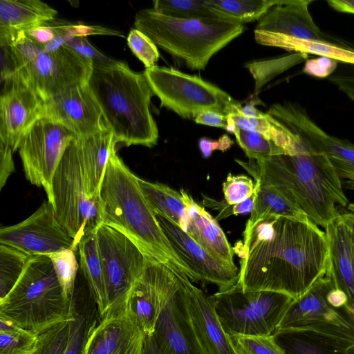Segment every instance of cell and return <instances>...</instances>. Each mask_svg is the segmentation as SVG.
Segmentation results:
<instances>
[{
    "instance_id": "1",
    "label": "cell",
    "mask_w": 354,
    "mask_h": 354,
    "mask_svg": "<svg viewBox=\"0 0 354 354\" xmlns=\"http://www.w3.org/2000/svg\"><path fill=\"white\" fill-rule=\"evenodd\" d=\"M234 248L241 258L237 283L245 290H270L297 299L328 267L325 232L310 220L266 216L243 232Z\"/></svg>"
},
{
    "instance_id": "2",
    "label": "cell",
    "mask_w": 354,
    "mask_h": 354,
    "mask_svg": "<svg viewBox=\"0 0 354 354\" xmlns=\"http://www.w3.org/2000/svg\"><path fill=\"white\" fill-rule=\"evenodd\" d=\"M280 123L290 135L287 154L235 161L254 180L276 188L312 223L325 229L339 214L337 205H348L342 180L327 156L312 140Z\"/></svg>"
},
{
    "instance_id": "3",
    "label": "cell",
    "mask_w": 354,
    "mask_h": 354,
    "mask_svg": "<svg viewBox=\"0 0 354 354\" xmlns=\"http://www.w3.org/2000/svg\"><path fill=\"white\" fill-rule=\"evenodd\" d=\"M138 180L113 149L98 196L102 224L123 234L145 255L166 266L183 281H201L173 248Z\"/></svg>"
},
{
    "instance_id": "4",
    "label": "cell",
    "mask_w": 354,
    "mask_h": 354,
    "mask_svg": "<svg viewBox=\"0 0 354 354\" xmlns=\"http://www.w3.org/2000/svg\"><path fill=\"white\" fill-rule=\"evenodd\" d=\"M88 84L117 142L153 147L159 138L150 104L154 95L145 73L111 59L93 63Z\"/></svg>"
},
{
    "instance_id": "5",
    "label": "cell",
    "mask_w": 354,
    "mask_h": 354,
    "mask_svg": "<svg viewBox=\"0 0 354 354\" xmlns=\"http://www.w3.org/2000/svg\"><path fill=\"white\" fill-rule=\"evenodd\" d=\"M134 26L192 70H204L216 53L245 30L244 24L231 20L176 19L153 8L139 10Z\"/></svg>"
},
{
    "instance_id": "6",
    "label": "cell",
    "mask_w": 354,
    "mask_h": 354,
    "mask_svg": "<svg viewBox=\"0 0 354 354\" xmlns=\"http://www.w3.org/2000/svg\"><path fill=\"white\" fill-rule=\"evenodd\" d=\"M0 315L38 335L73 319L71 299L48 256L31 257L15 286L0 300Z\"/></svg>"
},
{
    "instance_id": "7",
    "label": "cell",
    "mask_w": 354,
    "mask_h": 354,
    "mask_svg": "<svg viewBox=\"0 0 354 354\" xmlns=\"http://www.w3.org/2000/svg\"><path fill=\"white\" fill-rule=\"evenodd\" d=\"M8 44L17 60V76L44 102L73 86L88 82L93 60L79 55L66 43L57 48L46 50L21 33Z\"/></svg>"
},
{
    "instance_id": "8",
    "label": "cell",
    "mask_w": 354,
    "mask_h": 354,
    "mask_svg": "<svg viewBox=\"0 0 354 354\" xmlns=\"http://www.w3.org/2000/svg\"><path fill=\"white\" fill-rule=\"evenodd\" d=\"M213 295L216 314L229 337L272 336L294 299L275 291L245 290L237 283Z\"/></svg>"
},
{
    "instance_id": "9",
    "label": "cell",
    "mask_w": 354,
    "mask_h": 354,
    "mask_svg": "<svg viewBox=\"0 0 354 354\" xmlns=\"http://www.w3.org/2000/svg\"><path fill=\"white\" fill-rule=\"evenodd\" d=\"M55 214L78 245L102 224L98 199L89 198L85 187L77 136L67 145L52 179Z\"/></svg>"
},
{
    "instance_id": "10",
    "label": "cell",
    "mask_w": 354,
    "mask_h": 354,
    "mask_svg": "<svg viewBox=\"0 0 354 354\" xmlns=\"http://www.w3.org/2000/svg\"><path fill=\"white\" fill-rule=\"evenodd\" d=\"M152 91L165 107L185 119L203 111L229 115L241 104L218 86L196 75L157 65L144 71Z\"/></svg>"
},
{
    "instance_id": "11",
    "label": "cell",
    "mask_w": 354,
    "mask_h": 354,
    "mask_svg": "<svg viewBox=\"0 0 354 354\" xmlns=\"http://www.w3.org/2000/svg\"><path fill=\"white\" fill-rule=\"evenodd\" d=\"M334 287L327 274L319 278L303 295L293 299L277 329L309 330L347 349L353 348L354 315L347 306H336L328 299V292Z\"/></svg>"
},
{
    "instance_id": "12",
    "label": "cell",
    "mask_w": 354,
    "mask_h": 354,
    "mask_svg": "<svg viewBox=\"0 0 354 354\" xmlns=\"http://www.w3.org/2000/svg\"><path fill=\"white\" fill-rule=\"evenodd\" d=\"M95 234L109 304L106 317L125 312L128 296L143 272L146 255L111 227L101 224Z\"/></svg>"
},
{
    "instance_id": "13",
    "label": "cell",
    "mask_w": 354,
    "mask_h": 354,
    "mask_svg": "<svg viewBox=\"0 0 354 354\" xmlns=\"http://www.w3.org/2000/svg\"><path fill=\"white\" fill-rule=\"evenodd\" d=\"M76 134L62 123L47 117H39L24 131L17 150L26 178L42 187L52 203V179L59 160Z\"/></svg>"
},
{
    "instance_id": "14",
    "label": "cell",
    "mask_w": 354,
    "mask_h": 354,
    "mask_svg": "<svg viewBox=\"0 0 354 354\" xmlns=\"http://www.w3.org/2000/svg\"><path fill=\"white\" fill-rule=\"evenodd\" d=\"M176 274L146 255L142 273L127 300L125 312L145 335H152L156 320L168 302L183 285Z\"/></svg>"
},
{
    "instance_id": "15",
    "label": "cell",
    "mask_w": 354,
    "mask_h": 354,
    "mask_svg": "<svg viewBox=\"0 0 354 354\" xmlns=\"http://www.w3.org/2000/svg\"><path fill=\"white\" fill-rule=\"evenodd\" d=\"M0 243L31 256L47 255L66 249L77 252L75 239L60 224L47 201L24 221L0 228Z\"/></svg>"
},
{
    "instance_id": "16",
    "label": "cell",
    "mask_w": 354,
    "mask_h": 354,
    "mask_svg": "<svg viewBox=\"0 0 354 354\" xmlns=\"http://www.w3.org/2000/svg\"><path fill=\"white\" fill-rule=\"evenodd\" d=\"M57 120L77 137L101 131L105 126L102 113L88 82L76 84L44 102L39 117Z\"/></svg>"
},
{
    "instance_id": "17",
    "label": "cell",
    "mask_w": 354,
    "mask_h": 354,
    "mask_svg": "<svg viewBox=\"0 0 354 354\" xmlns=\"http://www.w3.org/2000/svg\"><path fill=\"white\" fill-rule=\"evenodd\" d=\"M44 101L18 76L3 82L0 97V142L15 152L24 131L39 116Z\"/></svg>"
},
{
    "instance_id": "18",
    "label": "cell",
    "mask_w": 354,
    "mask_h": 354,
    "mask_svg": "<svg viewBox=\"0 0 354 354\" xmlns=\"http://www.w3.org/2000/svg\"><path fill=\"white\" fill-rule=\"evenodd\" d=\"M311 0H281L258 21L254 39L263 45L277 37L335 41L322 32L309 10Z\"/></svg>"
},
{
    "instance_id": "19",
    "label": "cell",
    "mask_w": 354,
    "mask_h": 354,
    "mask_svg": "<svg viewBox=\"0 0 354 354\" xmlns=\"http://www.w3.org/2000/svg\"><path fill=\"white\" fill-rule=\"evenodd\" d=\"M152 335L163 354H205L188 312L185 281L159 315Z\"/></svg>"
},
{
    "instance_id": "20",
    "label": "cell",
    "mask_w": 354,
    "mask_h": 354,
    "mask_svg": "<svg viewBox=\"0 0 354 354\" xmlns=\"http://www.w3.org/2000/svg\"><path fill=\"white\" fill-rule=\"evenodd\" d=\"M328 245L326 272L346 296L354 315V213H340L324 229Z\"/></svg>"
},
{
    "instance_id": "21",
    "label": "cell",
    "mask_w": 354,
    "mask_h": 354,
    "mask_svg": "<svg viewBox=\"0 0 354 354\" xmlns=\"http://www.w3.org/2000/svg\"><path fill=\"white\" fill-rule=\"evenodd\" d=\"M156 217L174 250L202 282L215 284L218 291L228 290L236 283L239 272L232 270L214 258L173 221L160 215L157 214Z\"/></svg>"
},
{
    "instance_id": "22",
    "label": "cell",
    "mask_w": 354,
    "mask_h": 354,
    "mask_svg": "<svg viewBox=\"0 0 354 354\" xmlns=\"http://www.w3.org/2000/svg\"><path fill=\"white\" fill-rule=\"evenodd\" d=\"M286 117L327 156L343 187L354 191V143L328 134L295 103L288 106Z\"/></svg>"
},
{
    "instance_id": "23",
    "label": "cell",
    "mask_w": 354,
    "mask_h": 354,
    "mask_svg": "<svg viewBox=\"0 0 354 354\" xmlns=\"http://www.w3.org/2000/svg\"><path fill=\"white\" fill-rule=\"evenodd\" d=\"M186 302L195 333L205 354H236L215 310V299L185 281Z\"/></svg>"
},
{
    "instance_id": "24",
    "label": "cell",
    "mask_w": 354,
    "mask_h": 354,
    "mask_svg": "<svg viewBox=\"0 0 354 354\" xmlns=\"http://www.w3.org/2000/svg\"><path fill=\"white\" fill-rule=\"evenodd\" d=\"M99 321L84 354H142L145 335L126 312Z\"/></svg>"
},
{
    "instance_id": "25",
    "label": "cell",
    "mask_w": 354,
    "mask_h": 354,
    "mask_svg": "<svg viewBox=\"0 0 354 354\" xmlns=\"http://www.w3.org/2000/svg\"><path fill=\"white\" fill-rule=\"evenodd\" d=\"M183 196L188 220L187 233L214 258L233 271L239 272L232 248L218 221L184 189Z\"/></svg>"
},
{
    "instance_id": "26",
    "label": "cell",
    "mask_w": 354,
    "mask_h": 354,
    "mask_svg": "<svg viewBox=\"0 0 354 354\" xmlns=\"http://www.w3.org/2000/svg\"><path fill=\"white\" fill-rule=\"evenodd\" d=\"M57 11L40 0L0 1V44H8L55 19Z\"/></svg>"
},
{
    "instance_id": "27",
    "label": "cell",
    "mask_w": 354,
    "mask_h": 354,
    "mask_svg": "<svg viewBox=\"0 0 354 354\" xmlns=\"http://www.w3.org/2000/svg\"><path fill=\"white\" fill-rule=\"evenodd\" d=\"M77 139L86 192L90 198L98 199L108 161L118 142L106 126L95 133Z\"/></svg>"
},
{
    "instance_id": "28",
    "label": "cell",
    "mask_w": 354,
    "mask_h": 354,
    "mask_svg": "<svg viewBox=\"0 0 354 354\" xmlns=\"http://www.w3.org/2000/svg\"><path fill=\"white\" fill-rule=\"evenodd\" d=\"M71 313L73 319L69 322L68 342L64 354H84L100 316L97 304L80 270L71 297Z\"/></svg>"
},
{
    "instance_id": "29",
    "label": "cell",
    "mask_w": 354,
    "mask_h": 354,
    "mask_svg": "<svg viewBox=\"0 0 354 354\" xmlns=\"http://www.w3.org/2000/svg\"><path fill=\"white\" fill-rule=\"evenodd\" d=\"M77 254L80 270L97 304L100 319L106 315L109 304L95 232L87 234L80 240Z\"/></svg>"
},
{
    "instance_id": "30",
    "label": "cell",
    "mask_w": 354,
    "mask_h": 354,
    "mask_svg": "<svg viewBox=\"0 0 354 354\" xmlns=\"http://www.w3.org/2000/svg\"><path fill=\"white\" fill-rule=\"evenodd\" d=\"M283 354H346V348L319 333L297 329H277L272 335Z\"/></svg>"
},
{
    "instance_id": "31",
    "label": "cell",
    "mask_w": 354,
    "mask_h": 354,
    "mask_svg": "<svg viewBox=\"0 0 354 354\" xmlns=\"http://www.w3.org/2000/svg\"><path fill=\"white\" fill-rule=\"evenodd\" d=\"M256 194L254 209L246 223L244 231L266 216H283L296 221H308L307 216L286 199L274 187L254 180Z\"/></svg>"
},
{
    "instance_id": "32",
    "label": "cell",
    "mask_w": 354,
    "mask_h": 354,
    "mask_svg": "<svg viewBox=\"0 0 354 354\" xmlns=\"http://www.w3.org/2000/svg\"><path fill=\"white\" fill-rule=\"evenodd\" d=\"M138 181L155 214L169 219L187 232L188 220L180 192L160 183L149 182L140 178Z\"/></svg>"
},
{
    "instance_id": "33",
    "label": "cell",
    "mask_w": 354,
    "mask_h": 354,
    "mask_svg": "<svg viewBox=\"0 0 354 354\" xmlns=\"http://www.w3.org/2000/svg\"><path fill=\"white\" fill-rule=\"evenodd\" d=\"M221 18L242 24L259 21L281 0H206Z\"/></svg>"
},
{
    "instance_id": "34",
    "label": "cell",
    "mask_w": 354,
    "mask_h": 354,
    "mask_svg": "<svg viewBox=\"0 0 354 354\" xmlns=\"http://www.w3.org/2000/svg\"><path fill=\"white\" fill-rule=\"evenodd\" d=\"M308 58V54L292 53L270 59L246 63L245 67L254 80V93L257 95L261 88L272 79L295 66L306 62Z\"/></svg>"
},
{
    "instance_id": "35",
    "label": "cell",
    "mask_w": 354,
    "mask_h": 354,
    "mask_svg": "<svg viewBox=\"0 0 354 354\" xmlns=\"http://www.w3.org/2000/svg\"><path fill=\"white\" fill-rule=\"evenodd\" d=\"M39 335L0 315V354H32Z\"/></svg>"
},
{
    "instance_id": "36",
    "label": "cell",
    "mask_w": 354,
    "mask_h": 354,
    "mask_svg": "<svg viewBox=\"0 0 354 354\" xmlns=\"http://www.w3.org/2000/svg\"><path fill=\"white\" fill-rule=\"evenodd\" d=\"M31 257L15 247L0 243V300L15 286Z\"/></svg>"
},
{
    "instance_id": "37",
    "label": "cell",
    "mask_w": 354,
    "mask_h": 354,
    "mask_svg": "<svg viewBox=\"0 0 354 354\" xmlns=\"http://www.w3.org/2000/svg\"><path fill=\"white\" fill-rule=\"evenodd\" d=\"M153 9L158 13L180 19H222L206 0H156Z\"/></svg>"
},
{
    "instance_id": "38",
    "label": "cell",
    "mask_w": 354,
    "mask_h": 354,
    "mask_svg": "<svg viewBox=\"0 0 354 354\" xmlns=\"http://www.w3.org/2000/svg\"><path fill=\"white\" fill-rule=\"evenodd\" d=\"M234 135L248 159L261 160L286 152L263 135L236 127Z\"/></svg>"
},
{
    "instance_id": "39",
    "label": "cell",
    "mask_w": 354,
    "mask_h": 354,
    "mask_svg": "<svg viewBox=\"0 0 354 354\" xmlns=\"http://www.w3.org/2000/svg\"><path fill=\"white\" fill-rule=\"evenodd\" d=\"M77 252L66 249L47 254L53 266L56 276L66 295L72 297L80 270Z\"/></svg>"
},
{
    "instance_id": "40",
    "label": "cell",
    "mask_w": 354,
    "mask_h": 354,
    "mask_svg": "<svg viewBox=\"0 0 354 354\" xmlns=\"http://www.w3.org/2000/svg\"><path fill=\"white\" fill-rule=\"evenodd\" d=\"M69 322L59 324L39 334L37 348L32 354H64L68 342Z\"/></svg>"
},
{
    "instance_id": "41",
    "label": "cell",
    "mask_w": 354,
    "mask_h": 354,
    "mask_svg": "<svg viewBox=\"0 0 354 354\" xmlns=\"http://www.w3.org/2000/svg\"><path fill=\"white\" fill-rule=\"evenodd\" d=\"M127 44L134 55L147 68L156 66L160 57L157 46L142 32L132 28L127 38Z\"/></svg>"
},
{
    "instance_id": "42",
    "label": "cell",
    "mask_w": 354,
    "mask_h": 354,
    "mask_svg": "<svg viewBox=\"0 0 354 354\" xmlns=\"http://www.w3.org/2000/svg\"><path fill=\"white\" fill-rule=\"evenodd\" d=\"M236 354H283L272 337H230Z\"/></svg>"
},
{
    "instance_id": "43",
    "label": "cell",
    "mask_w": 354,
    "mask_h": 354,
    "mask_svg": "<svg viewBox=\"0 0 354 354\" xmlns=\"http://www.w3.org/2000/svg\"><path fill=\"white\" fill-rule=\"evenodd\" d=\"M255 185L246 175L228 174L223 183V192L225 202L235 205L249 198L254 192Z\"/></svg>"
},
{
    "instance_id": "44",
    "label": "cell",
    "mask_w": 354,
    "mask_h": 354,
    "mask_svg": "<svg viewBox=\"0 0 354 354\" xmlns=\"http://www.w3.org/2000/svg\"><path fill=\"white\" fill-rule=\"evenodd\" d=\"M338 62L326 57H319L307 59L303 68V72L308 75L317 77H328L335 72Z\"/></svg>"
},
{
    "instance_id": "45",
    "label": "cell",
    "mask_w": 354,
    "mask_h": 354,
    "mask_svg": "<svg viewBox=\"0 0 354 354\" xmlns=\"http://www.w3.org/2000/svg\"><path fill=\"white\" fill-rule=\"evenodd\" d=\"M64 30L66 40L71 37H86L93 35H106L123 37L120 32L100 26H90L82 24H71L66 21Z\"/></svg>"
},
{
    "instance_id": "46",
    "label": "cell",
    "mask_w": 354,
    "mask_h": 354,
    "mask_svg": "<svg viewBox=\"0 0 354 354\" xmlns=\"http://www.w3.org/2000/svg\"><path fill=\"white\" fill-rule=\"evenodd\" d=\"M66 44L79 55L92 59L93 63H104L111 59L93 47L85 37L69 38Z\"/></svg>"
},
{
    "instance_id": "47",
    "label": "cell",
    "mask_w": 354,
    "mask_h": 354,
    "mask_svg": "<svg viewBox=\"0 0 354 354\" xmlns=\"http://www.w3.org/2000/svg\"><path fill=\"white\" fill-rule=\"evenodd\" d=\"M1 82H5L16 77L18 66L13 50L8 44H1Z\"/></svg>"
},
{
    "instance_id": "48",
    "label": "cell",
    "mask_w": 354,
    "mask_h": 354,
    "mask_svg": "<svg viewBox=\"0 0 354 354\" xmlns=\"http://www.w3.org/2000/svg\"><path fill=\"white\" fill-rule=\"evenodd\" d=\"M234 141L227 134L222 135L218 140H212L208 138H201L198 141V147L205 158H209L215 150L225 151L233 145Z\"/></svg>"
},
{
    "instance_id": "49",
    "label": "cell",
    "mask_w": 354,
    "mask_h": 354,
    "mask_svg": "<svg viewBox=\"0 0 354 354\" xmlns=\"http://www.w3.org/2000/svg\"><path fill=\"white\" fill-rule=\"evenodd\" d=\"M328 80L354 102V68L333 74L328 77Z\"/></svg>"
},
{
    "instance_id": "50",
    "label": "cell",
    "mask_w": 354,
    "mask_h": 354,
    "mask_svg": "<svg viewBox=\"0 0 354 354\" xmlns=\"http://www.w3.org/2000/svg\"><path fill=\"white\" fill-rule=\"evenodd\" d=\"M13 153L9 146L0 142V189L4 187L9 176L15 172Z\"/></svg>"
},
{
    "instance_id": "51",
    "label": "cell",
    "mask_w": 354,
    "mask_h": 354,
    "mask_svg": "<svg viewBox=\"0 0 354 354\" xmlns=\"http://www.w3.org/2000/svg\"><path fill=\"white\" fill-rule=\"evenodd\" d=\"M228 117L214 111H203L198 114L194 121L197 124L226 129Z\"/></svg>"
},
{
    "instance_id": "52",
    "label": "cell",
    "mask_w": 354,
    "mask_h": 354,
    "mask_svg": "<svg viewBox=\"0 0 354 354\" xmlns=\"http://www.w3.org/2000/svg\"><path fill=\"white\" fill-rule=\"evenodd\" d=\"M255 198L256 194L255 192H254L253 194L247 199L244 200L242 202L233 205V214L239 215L252 213V212L254 209Z\"/></svg>"
},
{
    "instance_id": "53",
    "label": "cell",
    "mask_w": 354,
    "mask_h": 354,
    "mask_svg": "<svg viewBox=\"0 0 354 354\" xmlns=\"http://www.w3.org/2000/svg\"><path fill=\"white\" fill-rule=\"evenodd\" d=\"M327 3L337 12L354 15V0H330Z\"/></svg>"
},
{
    "instance_id": "54",
    "label": "cell",
    "mask_w": 354,
    "mask_h": 354,
    "mask_svg": "<svg viewBox=\"0 0 354 354\" xmlns=\"http://www.w3.org/2000/svg\"><path fill=\"white\" fill-rule=\"evenodd\" d=\"M142 354H163L158 347L152 335H145Z\"/></svg>"
},
{
    "instance_id": "55",
    "label": "cell",
    "mask_w": 354,
    "mask_h": 354,
    "mask_svg": "<svg viewBox=\"0 0 354 354\" xmlns=\"http://www.w3.org/2000/svg\"><path fill=\"white\" fill-rule=\"evenodd\" d=\"M348 208L351 212L354 213V203L348 204Z\"/></svg>"
},
{
    "instance_id": "56",
    "label": "cell",
    "mask_w": 354,
    "mask_h": 354,
    "mask_svg": "<svg viewBox=\"0 0 354 354\" xmlns=\"http://www.w3.org/2000/svg\"><path fill=\"white\" fill-rule=\"evenodd\" d=\"M346 354H354V347L348 350L347 351V353Z\"/></svg>"
}]
</instances>
